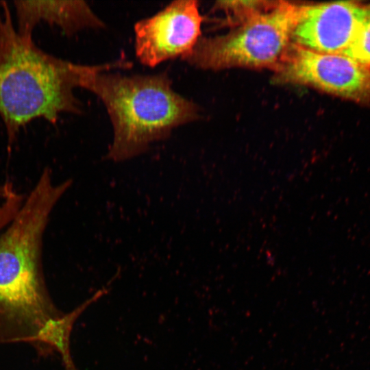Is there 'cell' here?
I'll use <instances>...</instances> for the list:
<instances>
[{
    "instance_id": "cell-11",
    "label": "cell",
    "mask_w": 370,
    "mask_h": 370,
    "mask_svg": "<svg viewBox=\"0 0 370 370\" xmlns=\"http://www.w3.org/2000/svg\"><path fill=\"white\" fill-rule=\"evenodd\" d=\"M10 14V11L7 2L0 0V36L5 27Z\"/></svg>"
},
{
    "instance_id": "cell-12",
    "label": "cell",
    "mask_w": 370,
    "mask_h": 370,
    "mask_svg": "<svg viewBox=\"0 0 370 370\" xmlns=\"http://www.w3.org/2000/svg\"><path fill=\"white\" fill-rule=\"evenodd\" d=\"M12 191V185L10 182H5L0 185V200L7 197Z\"/></svg>"
},
{
    "instance_id": "cell-8",
    "label": "cell",
    "mask_w": 370,
    "mask_h": 370,
    "mask_svg": "<svg viewBox=\"0 0 370 370\" xmlns=\"http://www.w3.org/2000/svg\"><path fill=\"white\" fill-rule=\"evenodd\" d=\"M276 1H222L215 7L223 11L229 23L236 26L249 17L272 7Z\"/></svg>"
},
{
    "instance_id": "cell-2",
    "label": "cell",
    "mask_w": 370,
    "mask_h": 370,
    "mask_svg": "<svg viewBox=\"0 0 370 370\" xmlns=\"http://www.w3.org/2000/svg\"><path fill=\"white\" fill-rule=\"evenodd\" d=\"M89 66L40 49L32 38L17 32L10 14L0 36V117L9 146L36 119L55 124L62 113H81L74 89L81 86Z\"/></svg>"
},
{
    "instance_id": "cell-5",
    "label": "cell",
    "mask_w": 370,
    "mask_h": 370,
    "mask_svg": "<svg viewBox=\"0 0 370 370\" xmlns=\"http://www.w3.org/2000/svg\"><path fill=\"white\" fill-rule=\"evenodd\" d=\"M202 22L197 1H173L153 16L136 23L137 58L149 67L177 57L182 58L200 38Z\"/></svg>"
},
{
    "instance_id": "cell-4",
    "label": "cell",
    "mask_w": 370,
    "mask_h": 370,
    "mask_svg": "<svg viewBox=\"0 0 370 370\" xmlns=\"http://www.w3.org/2000/svg\"><path fill=\"white\" fill-rule=\"evenodd\" d=\"M273 70L275 84L308 86L370 103V68L346 55L319 53L291 42Z\"/></svg>"
},
{
    "instance_id": "cell-1",
    "label": "cell",
    "mask_w": 370,
    "mask_h": 370,
    "mask_svg": "<svg viewBox=\"0 0 370 370\" xmlns=\"http://www.w3.org/2000/svg\"><path fill=\"white\" fill-rule=\"evenodd\" d=\"M123 60L90 66L81 86L103 102L113 127V140L105 159L122 162L148 151L172 131L197 120L198 106L176 92L166 73L123 75L110 70L127 68Z\"/></svg>"
},
{
    "instance_id": "cell-10",
    "label": "cell",
    "mask_w": 370,
    "mask_h": 370,
    "mask_svg": "<svg viewBox=\"0 0 370 370\" xmlns=\"http://www.w3.org/2000/svg\"><path fill=\"white\" fill-rule=\"evenodd\" d=\"M14 216L12 208L5 203H0V232L10 223Z\"/></svg>"
},
{
    "instance_id": "cell-9",
    "label": "cell",
    "mask_w": 370,
    "mask_h": 370,
    "mask_svg": "<svg viewBox=\"0 0 370 370\" xmlns=\"http://www.w3.org/2000/svg\"><path fill=\"white\" fill-rule=\"evenodd\" d=\"M343 55L370 68V22L358 32Z\"/></svg>"
},
{
    "instance_id": "cell-6",
    "label": "cell",
    "mask_w": 370,
    "mask_h": 370,
    "mask_svg": "<svg viewBox=\"0 0 370 370\" xmlns=\"http://www.w3.org/2000/svg\"><path fill=\"white\" fill-rule=\"evenodd\" d=\"M369 22L370 3L344 1L306 4L291 40L313 51L343 54Z\"/></svg>"
},
{
    "instance_id": "cell-3",
    "label": "cell",
    "mask_w": 370,
    "mask_h": 370,
    "mask_svg": "<svg viewBox=\"0 0 370 370\" xmlns=\"http://www.w3.org/2000/svg\"><path fill=\"white\" fill-rule=\"evenodd\" d=\"M306 4L276 1L223 35L200 38L182 59L201 69L274 68L292 42Z\"/></svg>"
},
{
    "instance_id": "cell-7",
    "label": "cell",
    "mask_w": 370,
    "mask_h": 370,
    "mask_svg": "<svg viewBox=\"0 0 370 370\" xmlns=\"http://www.w3.org/2000/svg\"><path fill=\"white\" fill-rule=\"evenodd\" d=\"M17 32L32 38L36 25L46 23L68 36L86 29L105 27L103 21L84 1L14 0Z\"/></svg>"
}]
</instances>
